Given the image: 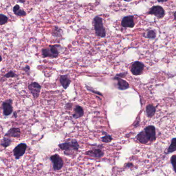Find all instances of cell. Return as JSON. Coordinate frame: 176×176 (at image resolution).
<instances>
[{
  "instance_id": "obj_17",
  "label": "cell",
  "mask_w": 176,
  "mask_h": 176,
  "mask_svg": "<svg viewBox=\"0 0 176 176\" xmlns=\"http://www.w3.org/2000/svg\"><path fill=\"white\" fill-rule=\"evenodd\" d=\"M136 138L139 141V142L142 144H146L147 142L149 141V139L144 131H141L140 133H139L136 136Z\"/></svg>"
},
{
  "instance_id": "obj_25",
  "label": "cell",
  "mask_w": 176,
  "mask_h": 176,
  "mask_svg": "<svg viewBox=\"0 0 176 176\" xmlns=\"http://www.w3.org/2000/svg\"><path fill=\"white\" fill-rule=\"evenodd\" d=\"M8 18L5 15L3 14H1L0 15V24L1 25H3L5 24L6 23L8 22Z\"/></svg>"
},
{
  "instance_id": "obj_2",
  "label": "cell",
  "mask_w": 176,
  "mask_h": 176,
  "mask_svg": "<svg viewBox=\"0 0 176 176\" xmlns=\"http://www.w3.org/2000/svg\"><path fill=\"white\" fill-rule=\"evenodd\" d=\"M94 31L97 36L104 38L106 36V31L103 24V19L100 16H97L93 20Z\"/></svg>"
},
{
  "instance_id": "obj_35",
  "label": "cell",
  "mask_w": 176,
  "mask_h": 176,
  "mask_svg": "<svg viewBox=\"0 0 176 176\" xmlns=\"http://www.w3.org/2000/svg\"><path fill=\"white\" fill-rule=\"evenodd\" d=\"M124 1H125L126 2H130V1H131L132 0H124Z\"/></svg>"
},
{
  "instance_id": "obj_13",
  "label": "cell",
  "mask_w": 176,
  "mask_h": 176,
  "mask_svg": "<svg viewBox=\"0 0 176 176\" xmlns=\"http://www.w3.org/2000/svg\"><path fill=\"white\" fill-rule=\"evenodd\" d=\"M115 79L117 80V86L119 90H125L128 89L129 88V85L127 82L125 80H123L122 78L116 76L114 78Z\"/></svg>"
},
{
  "instance_id": "obj_3",
  "label": "cell",
  "mask_w": 176,
  "mask_h": 176,
  "mask_svg": "<svg viewBox=\"0 0 176 176\" xmlns=\"http://www.w3.org/2000/svg\"><path fill=\"white\" fill-rule=\"evenodd\" d=\"M61 46L58 44L49 46L48 48H44L42 49V55L44 57L56 58L60 53V49Z\"/></svg>"
},
{
  "instance_id": "obj_22",
  "label": "cell",
  "mask_w": 176,
  "mask_h": 176,
  "mask_svg": "<svg viewBox=\"0 0 176 176\" xmlns=\"http://www.w3.org/2000/svg\"><path fill=\"white\" fill-rule=\"evenodd\" d=\"M144 36L147 38L154 39L156 37V33L155 32V31L153 30H149L147 31Z\"/></svg>"
},
{
  "instance_id": "obj_10",
  "label": "cell",
  "mask_w": 176,
  "mask_h": 176,
  "mask_svg": "<svg viewBox=\"0 0 176 176\" xmlns=\"http://www.w3.org/2000/svg\"><path fill=\"white\" fill-rule=\"evenodd\" d=\"M144 131L147 134V136L149 139V141L153 142L156 140V128L153 126L150 125L146 127L144 129Z\"/></svg>"
},
{
  "instance_id": "obj_26",
  "label": "cell",
  "mask_w": 176,
  "mask_h": 176,
  "mask_svg": "<svg viewBox=\"0 0 176 176\" xmlns=\"http://www.w3.org/2000/svg\"><path fill=\"white\" fill-rule=\"evenodd\" d=\"M171 163L172 164V166L174 168L175 172H176V155H173L171 158Z\"/></svg>"
},
{
  "instance_id": "obj_33",
  "label": "cell",
  "mask_w": 176,
  "mask_h": 176,
  "mask_svg": "<svg viewBox=\"0 0 176 176\" xmlns=\"http://www.w3.org/2000/svg\"><path fill=\"white\" fill-rule=\"evenodd\" d=\"M174 20H176V11L174 13Z\"/></svg>"
},
{
  "instance_id": "obj_34",
  "label": "cell",
  "mask_w": 176,
  "mask_h": 176,
  "mask_svg": "<svg viewBox=\"0 0 176 176\" xmlns=\"http://www.w3.org/2000/svg\"><path fill=\"white\" fill-rule=\"evenodd\" d=\"M14 115L15 116V118H16L17 116V113L15 112L14 113Z\"/></svg>"
},
{
  "instance_id": "obj_31",
  "label": "cell",
  "mask_w": 176,
  "mask_h": 176,
  "mask_svg": "<svg viewBox=\"0 0 176 176\" xmlns=\"http://www.w3.org/2000/svg\"><path fill=\"white\" fill-rule=\"evenodd\" d=\"M17 1L20 3H24V2H26V0H17Z\"/></svg>"
},
{
  "instance_id": "obj_15",
  "label": "cell",
  "mask_w": 176,
  "mask_h": 176,
  "mask_svg": "<svg viewBox=\"0 0 176 176\" xmlns=\"http://www.w3.org/2000/svg\"><path fill=\"white\" fill-rule=\"evenodd\" d=\"M60 82L63 88L66 89H67L68 87L70 85L71 80H70V79L67 75H63L60 76Z\"/></svg>"
},
{
  "instance_id": "obj_29",
  "label": "cell",
  "mask_w": 176,
  "mask_h": 176,
  "mask_svg": "<svg viewBox=\"0 0 176 176\" xmlns=\"http://www.w3.org/2000/svg\"><path fill=\"white\" fill-rule=\"evenodd\" d=\"M29 70H30V67H29V65H26V67H25V69H24V70L26 71V72H29Z\"/></svg>"
},
{
  "instance_id": "obj_36",
  "label": "cell",
  "mask_w": 176,
  "mask_h": 176,
  "mask_svg": "<svg viewBox=\"0 0 176 176\" xmlns=\"http://www.w3.org/2000/svg\"></svg>"
},
{
  "instance_id": "obj_11",
  "label": "cell",
  "mask_w": 176,
  "mask_h": 176,
  "mask_svg": "<svg viewBox=\"0 0 176 176\" xmlns=\"http://www.w3.org/2000/svg\"><path fill=\"white\" fill-rule=\"evenodd\" d=\"M87 156L94 158H101L104 156V152L100 148H93L85 153Z\"/></svg>"
},
{
  "instance_id": "obj_32",
  "label": "cell",
  "mask_w": 176,
  "mask_h": 176,
  "mask_svg": "<svg viewBox=\"0 0 176 176\" xmlns=\"http://www.w3.org/2000/svg\"><path fill=\"white\" fill-rule=\"evenodd\" d=\"M132 164H131V163H128L127 164V166L128 167H130V166H132Z\"/></svg>"
},
{
  "instance_id": "obj_7",
  "label": "cell",
  "mask_w": 176,
  "mask_h": 176,
  "mask_svg": "<svg viewBox=\"0 0 176 176\" xmlns=\"http://www.w3.org/2000/svg\"><path fill=\"white\" fill-rule=\"evenodd\" d=\"M28 87L32 94L33 95L34 98H37L40 94V90L42 88L41 85L36 82H34L29 84Z\"/></svg>"
},
{
  "instance_id": "obj_24",
  "label": "cell",
  "mask_w": 176,
  "mask_h": 176,
  "mask_svg": "<svg viewBox=\"0 0 176 176\" xmlns=\"http://www.w3.org/2000/svg\"><path fill=\"white\" fill-rule=\"evenodd\" d=\"M105 136H103L101 138L102 141L104 143H108L111 142L113 140L112 137L110 135L107 134V133H105Z\"/></svg>"
},
{
  "instance_id": "obj_1",
  "label": "cell",
  "mask_w": 176,
  "mask_h": 176,
  "mask_svg": "<svg viewBox=\"0 0 176 176\" xmlns=\"http://www.w3.org/2000/svg\"><path fill=\"white\" fill-rule=\"evenodd\" d=\"M61 150L64 151V154L70 156L71 155L77 153L79 149V145L77 141L74 139H68L63 143L60 144L58 145Z\"/></svg>"
},
{
  "instance_id": "obj_19",
  "label": "cell",
  "mask_w": 176,
  "mask_h": 176,
  "mask_svg": "<svg viewBox=\"0 0 176 176\" xmlns=\"http://www.w3.org/2000/svg\"><path fill=\"white\" fill-rule=\"evenodd\" d=\"M146 111V113H147V116L149 117V118H151L155 114L156 111V109L155 107H154L153 105L150 104V105L147 106Z\"/></svg>"
},
{
  "instance_id": "obj_12",
  "label": "cell",
  "mask_w": 176,
  "mask_h": 176,
  "mask_svg": "<svg viewBox=\"0 0 176 176\" xmlns=\"http://www.w3.org/2000/svg\"><path fill=\"white\" fill-rule=\"evenodd\" d=\"M134 16H125L122 19V25L124 27L132 28L134 26Z\"/></svg>"
},
{
  "instance_id": "obj_14",
  "label": "cell",
  "mask_w": 176,
  "mask_h": 176,
  "mask_svg": "<svg viewBox=\"0 0 176 176\" xmlns=\"http://www.w3.org/2000/svg\"><path fill=\"white\" fill-rule=\"evenodd\" d=\"M5 136L12 138H19L20 136V129L18 128H12L8 131Z\"/></svg>"
},
{
  "instance_id": "obj_9",
  "label": "cell",
  "mask_w": 176,
  "mask_h": 176,
  "mask_svg": "<svg viewBox=\"0 0 176 176\" xmlns=\"http://www.w3.org/2000/svg\"><path fill=\"white\" fill-rule=\"evenodd\" d=\"M12 103V100H6L2 103V109L4 115L8 116L13 112V106L11 105Z\"/></svg>"
},
{
  "instance_id": "obj_20",
  "label": "cell",
  "mask_w": 176,
  "mask_h": 176,
  "mask_svg": "<svg viewBox=\"0 0 176 176\" xmlns=\"http://www.w3.org/2000/svg\"><path fill=\"white\" fill-rule=\"evenodd\" d=\"M11 142H12V140L10 138L4 137L1 141V145L4 148H7L11 144Z\"/></svg>"
},
{
  "instance_id": "obj_16",
  "label": "cell",
  "mask_w": 176,
  "mask_h": 176,
  "mask_svg": "<svg viewBox=\"0 0 176 176\" xmlns=\"http://www.w3.org/2000/svg\"><path fill=\"white\" fill-rule=\"evenodd\" d=\"M75 113L73 115V118L75 119L80 118L84 115V110L82 107L77 105L75 108Z\"/></svg>"
},
{
  "instance_id": "obj_27",
  "label": "cell",
  "mask_w": 176,
  "mask_h": 176,
  "mask_svg": "<svg viewBox=\"0 0 176 176\" xmlns=\"http://www.w3.org/2000/svg\"><path fill=\"white\" fill-rule=\"evenodd\" d=\"M15 76H16V74L13 71H10L8 73L4 75V76L6 78H11V77H14Z\"/></svg>"
},
{
  "instance_id": "obj_5",
  "label": "cell",
  "mask_w": 176,
  "mask_h": 176,
  "mask_svg": "<svg viewBox=\"0 0 176 176\" xmlns=\"http://www.w3.org/2000/svg\"><path fill=\"white\" fill-rule=\"evenodd\" d=\"M27 148V145L25 143H20L13 150L14 156H15L16 159L18 160L21 157L23 156Z\"/></svg>"
},
{
  "instance_id": "obj_6",
  "label": "cell",
  "mask_w": 176,
  "mask_h": 176,
  "mask_svg": "<svg viewBox=\"0 0 176 176\" xmlns=\"http://www.w3.org/2000/svg\"><path fill=\"white\" fill-rule=\"evenodd\" d=\"M148 14L154 15L158 18H162L165 15V11L161 6H154L151 8L148 12Z\"/></svg>"
},
{
  "instance_id": "obj_21",
  "label": "cell",
  "mask_w": 176,
  "mask_h": 176,
  "mask_svg": "<svg viewBox=\"0 0 176 176\" xmlns=\"http://www.w3.org/2000/svg\"><path fill=\"white\" fill-rule=\"evenodd\" d=\"M176 150V138H174L171 140V145L168 149V153L174 152Z\"/></svg>"
},
{
  "instance_id": "obj_18",
  "label": "cell",
  "mask_w": 176,
  "mask_h": 176,
  "mask_svg": "<svg viewBox=\"0 0 176 176\" xmlns=\"http://www.w3.org/2000/svg\"><path fill=\"white\" fill-rule=\"evenodd\" d=\"M13 11L15 15L19 16H26V11L20 8V6L16 5L13 8Z\"/></svg>"
},
{
  "instance_id": "obj_30",
  "label": "cell",
  "mask_w": 176,
  "mask_h": 176,
  "mask_svg": "<svg viewBox=\"0 0 176 176\" xmlns=\"http://www.w3.org/2000/svg\"><path fill=\"white\" fill-rule=\"evenodd\" d=\"M167 0H158V1L160 3H163V2H165L167 1Z\"/></svg>"
},
{
  "instance_id": "obj_4",
  "label": "cell",
  "mask_w": 176,
  "mask_h": 176,
  "mask_svg": "<svg viewBox=\"0 0 176 176\" xmlns=\"http://www.w3.org/2000/svg\"><path fill=\"white\" fill-rule=\"evenodd\" d=\"M50 159L52 163L53 169L54 171H59L63 167L64 161L58 154L52 155Z\"/></svg>"
},
{
  "instance_id": "obj_28",
  "label": "cell",
  "mask_w": 176,
  "mask_h": 176,
  "mask_svg": "<svg viewBox=\"0 0 176 176\" xmlns=\"http://www.w3.org/2000/svg\"><path fill=\"white\" fill-rule=\"evenodd\" d=\"M86 88H87V90H88L89 91H91V92H93L94 93L96 94L100 95H101V96H102V94L101 93H100V92H98V91L93 90V89H91V88L89 87H88V86H87V85H86Z\"/></svg>"
},
{
  "instance_id": "obj_8",
  "label": "cell",
  "mask_w": 176,
  "mask_h": 176,
  "mask_svg": "<svg viewBox=\"0 0 176 176\" xmlns=\"http://www.w3.org/2000/svg\"><path fill=\"white\" fill-rule=\"evenodd\" d=\"M144 64L140 61H135L132 64L131 67V71L133 74L138 75L143 72Z\"/></svg>"
},
{
  "instance_id": "obj_23",
  "label": "cell",
  "mask_w": 176,
  "mask_h": 176,
  "mask_svg": "<svg viewBox=\"0 0 176 176\" xmlns=\"http://www.w3.org/2000/svg\"><path fill=\"white\" fill-rule=\"evenodd\" d=\"M61 31L62 29H60V27L57 26H55L54 28L53 29L52 35L53 36L58 37L61 36Z\"/></svg>"
}]
</instances>
